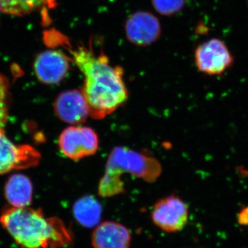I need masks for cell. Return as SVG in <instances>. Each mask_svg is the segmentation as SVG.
I'll return each mask as SVG.
<instances>
[{"label": "cell", "mask_w": 248, "mask_h": 248, "mask_svg": "<svg viewBox=\"0 0 248 248\" xmlns=\"http://www.w3.org/2000/svg\"><path fill=\"white\" fill-rule=\"evenodd\" d=\"M70 52L72 60L84 75L81 92L92 118L102 120L126 102L128 91L122 67L112 66L107 55H97L84 46Z\"/></svg>", "instance_id": "6da1fadb"}, {"label": "cell", "mask_w": 248, "mask_h": 248, "mask_svg": "<svg viewBox=\"0 0 248 248\" xmlns=\"http://www.w3.org/2000/svg\"><path fill=\"white\" fill-rule=\"evenodd\" d=\"M0 223L21 248L58 247L71 241L63 222L46 218L41 210L12 207L1 214Z\"/></svg>", "instance_id": "7a4b0ae2"}, {"label": "cell", "mask_w": 248, "mask_h": 248, "mask_svg": "<svg viewBox=\"0 0 248 248\" xmlns=\"http://www.w3.org/2000/svg\"><path fill=\"white\" fill-rule=\"evenodd\" d=\"M160 172L161 166L156 160L128 148H116L109 156L105 175L99 184V194L109 197L122 193L124 187L119 179L122 173H130L147 182H154Z\"/></svg>", "instance_id": "3957f363"}, {"label": "cell", "mask_w": 248, "mask_h": 248, "mask_svg": "<svg viewBox=\"0 0 248 248\" xmlns=\"http://www.w3.org/2000/svg\"><path fill=\"white\" fill-rule=\"evenodd\" d=\"M199 71L210 76H221L233 66L234 58L226 44L218 38L203 42L195 52Z\"/></svg>", "instance_id": "277c9868"}, {"label": "cell", "mask_w": 248, "mask_h": 248, "mask_svg": "<svg viewBox=\"0 0 248 248\" xmlns=\"http://www.w3.org/2000/svg\"><path fill=\"white\" fill-rule=\"evenodd\" d=\"M97 134L87 126H70L59 138L62 154L72 160H80L95 154L99 148Z\"/></svg>", "instance_id": "5b68a950"}, {"label": "cell", "mask_w": 248, "mask_h": 248, "mask_svg": "<svg viewBox=\"0 0 248 248\" xmlns=\"http://www.w3.org/2000/svg\"><path fill=\"white\" fill-rule=\"evenodd\" d=\"M152 219L160 229L177 232L185 227L188 219V208L177 196L171 195L158 201L152 210Z\"/></svg>", "instance_id": "8992f818"}, {"label": "cell", "mask_w": 248, "mask_h": 248, "mask_svg": "<svg viewBox=\"0 0 248 248\" xmlns=\"http://www.w3.org/2000/svg\"><path fill=\"white\" fill-rule=\"evenodd\" d=\"M40 153L29 145L16 146L0 128V174L29 169L40 162Z\"/></svg>", "instance_id": "52a82bcc"}, {"label": "cell", "mask_w": 248, "mask_h": 248, "mask_svg": "<svg viewBox=\"0 0 248 248\" xmlns=\"http://www.w3.org/2000/svg\"><path fill=\"white\" fill-rule=\"evenodd\" d=\"M125 29L128 40L140 46L154 43L159 39L161 31L159 19L147 11L132 14L125 22Z\"/></svg>", "instance_id": "ba28073f"}, {"label": "cell", "mask_w": 248, "mask_h": 248, "mask_svg": "<svg viewBox=\"0 0 248 248\" xmlns=\"http://www.w3.org/2000/svg\"><path fill=\"white\" fill-rule=\"evenodd\" d=\"M71 59L58 50L42 52L36 58L34 70L37 79L47 84L61 82L69 70Z\"/></svg>", "instance_id": "9c48e42d"}, {"label": "cell", "mask_w": 248, "mask_h": 248, "mask_svg": "<svg viewBox=\"0 0 248 248\" xmlns=\"http://www.w3.org/2000/svg\"><path fill=\"white\" fill-rule=\"evenodd\" d=\"M55 114L65 123L76 125L89 117V108L81 91L70 90L62 93L55 102Z\"/></svg>", "instance_id": "30bf717a"}, {"label": "cell", "mask_w": 248, "mask_h": 248, "mask_svg": "<svg viewBox=\"0 0 248 248\" xmlns=\"http://www.w3.org/2000/svg\"><path fill=\"white\" fill-rule=\"evenodd\" d=\"M131 236L123 225L105 221L96 227L92 236L94 248H130Z\"/></svg>", "instance_id": "8fae6325"}, {"label": "cell", "mask_w": 248, "mask_h": 248, "mask_svg": "<svg viewBox=\"0 0 248 248\" xmlns=\"http://www.w3.org/2000/svg\"><path fill=\"white\" fill-rule=\"evenodd\" d=\"M32 183L27 176L14 174L5 186L6 200L14 208L28 207L32 202Z\"/></svg>", "instance_id": "7c38bea8"}, {"label": "cell", "mask_w": 248, "mask_h": 248, "mask_svg": "<svg viewBox=\"0 0 248 248\" xmlns=\"http://www.w3.org/2000/svg\"><path fill=\"white\" fill-rule=\"evenodd\" d=\"M73 212L75 218L80 225L91 228L97 226L100 221L102 208L94 197L86 195L75 203Z\"/></svg>", "instance_id": "4fadbf2b"}, {"label": "cell", "mask_w": 248, "mask_h": 248, "mask_svg": "<svg viewBox=\"0 0 248 248\" xmlns=\"http://www.w3.org/2000/svg\"><path fill=\"white\" fill-rule=\"evenodd\" d=\"M56 0H0V11L13 16H23L39 9H52Z\"/></svg>", "instance_id": "5bb4252c"}, {"label": "cell", "mask_w": 248, "mask_h": 248, "mask_svg": "<svg viewBox=\"0 0 248 248\" xmlns=\"http://www.w3.org/2000/svg\"><path fill=\"white\" fill-rule=\"evenodd\" d=\"M9 104V81L0 74V128H3L7 122Z\"/></svg>", "instance_id": "9a60e30c"}, {"label": "cell", "mask_w": 248, "mask_h": 248, "mask_svg": "<svg viewBox=\"0 0 248 248\" xmlns=\"http://www.w3.org/2000/svg\"><path fill=\"white\" fill-rule=\"evenodd\" d=\"M187 0H152L153 7L162 16H170L182 11Z\"/></svg>", "instance_id": "2e32d148"}]
</instances>
